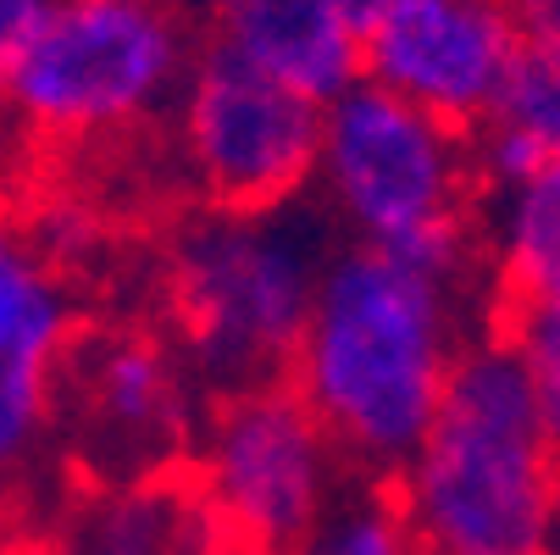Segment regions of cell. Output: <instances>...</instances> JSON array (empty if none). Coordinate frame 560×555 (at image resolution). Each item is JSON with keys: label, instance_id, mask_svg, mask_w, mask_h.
<instances>
[{"label": "cell", "instance_id": "6da1fadb", "mask_svg": "<svg viewBox=\"0 0 560 555\" xmlns=\"http://www.w3.org/2000/svg\"><path fill=\"white\" fill-rule=\"evenodd\" d=\"M471 262L345 245L316 289L294 389L361 472H406L471 350Z\"/></svg>", "mask_w": 560, "mask_h": 555}, {"label": "cell", "instance_id": "7a4b0ae2", "mask_svg": "<svg viewBox=\"0 0 560 555\" xmlns=\"http://www.w3.org/2000/svg\"><path fill=\"white\" fill-rule=\"evenodd\" d=\"M422 555H549L560 444L505 339H477L399 472Z\"/></svg>", "mask_w": 560, "mask_h": 555}, {"label": "cell", "instance_id": "3957f363", "mask_svg": "<svg viewBox=\"0 0 560 555\" xmlns=\"http://www.w3.org/2000/svg\"><path fill=\"white\" fill-rule=\"evenodd\" d=\"M334 256V217L305 200L184 222L162 262V300L189 372L233 394L294 367Z\"/></svg>", "mask_w": 560, "mask_h": 555}, {"label": "cell", "instance_id": "277c9868", "mask_svg": "<svg viewBox=\"0 0 560 555\" xmlns=\"http://www.w3.org/2000/svg\"><path fill=\"white\" fill-rule=\"evenodd\" d=\"M477 139L417 112L377 84H350L323 106L316 206L350 233V245L471 262L477 228Z\"/></svg>", "mask_w": 560, "mask_h": 555}, {"label": "cell", "instance_id": "5b68a950", "mask_svg": "<svg viewBox=\"0 0 560 555\" xmlns=\"http://www.w3.org/2000/svg\"><path fill=\"white\" fill-rule=\"evenodd\" d=\"M195 61L178 0H56L7 112L45 144L117 139L173 112Z\"/></svg>", "mask_w": 560, "mask_h": 555}, {"label": "cell", "instance_id": "8992f818", "mask_svg": "<svg viewBox=\"0 0 560 555\" xmlns=\"http://www.w3.org/2000/svg\"><path fill=\"white\" fill-rule=\"evenodd\" d=\"M345 450L294 383H250L222 394L195 439L189 495L211 533L289 555L345 489Z\"/></svg>", "mask_w": 560, "mask_h": 555}, {"label": "cell", "instance_id": "52a82bcc", "mask_svg": "<svg viewBox=\"0 0 560 555\" xmlns=\"http://www.w3.org/2000/svg\"><path fill=\"white\" fill-rule=\"evenodd\" d=\"M178 167L211 211H272L316 184L323 106L211 45L173 106Z\"/></svg>", "mask_w": 560, "mask_h": 555}, {"label": "cell", "instance_id": "ba28073f", "mask_svg": "<svg viewBox=\"0 0 560 555\" xmlns=\"http://www.w3.org/2000/svg\"><path fill=\"white\" fill-rule=\"evenodd\" d=\"M522 34L505 0H394L361 28V78L417 112L483 134L505 101Z\"/></svg>", "mask_w": 560, "mask_h": 555}, {"label": "cell", "instance_id": "9c48e42d", "mask_svg": "<svg viewBox=\"0 0 560 555\" xmlns=\"http://www.w3.org/2000/svg\"><path fill=\"white\" fill-rule=\"evenodd\" d=\"M78 300L34 233L0 222V506H12L67 406Z\"/></svg>", "mask_w": 560, "mask_h": 555}, {"label": "cell", "instance_id": "30bf717a", "mask_svg": "<svg viewBox=\"0 0 560 555\" xmlns=\"http://www.w3.org/2000/svg\"><path fill=\"white\" fill-rule=\"evenodd\" d=\"M61 412L101 472L150 484V472L189 439V361L150 328L90 334L72 350Z\"/></svg>", "mask_w": 560, "mask_h": 555}, {"label": "cell", "instance_id": "8fae6325", "mask_svg": "<svg viewBox=\"0 0 560 555\" xmlns=\"http://www.w3.org/2000/svg\"><path fill=\"white\" fill-rule=\"evenodd\" d=\"M217 45L316 106L361 84V23L339 0H206Z\"/></svg>", "mask_w": 560, "mask_h": 555}, {"label": "cell", "instance_id": "7c38bea8", "mask_svg": "<svg viewBox=\"0 0 560 555\" xmlns=\"http://www.w3.org/2000/svg\"><path fill=\"white\" fill-rule=\"evenodd\" d=\"M477 245L511 305L560 300V155L483 184Z\"/></svg>", "mask_w": 560, "mask_h": 555}, {"label": "cell", "instance_id": "4fadbf2b", "mask_svg": "<svg viewBox=\"0 0 560 555\" xmlns=\"http://www.w3.org/2000/svg\"><path fill=\"white\" fill-rule=\"evenodd\" d=\"M200 533H206V517L189 489L128 484V489L84 500L28 555H189Z\"/></svg>", "mask_w": 560, "mask_h": 555}, {"label": "cell", "instance_id": "5bb4252c", "mask_svg": "<svg viewBox=\"0 0 560 555\" xmlns=\"http://www.w3.org/2000/svg\"><path fill=\"white\" fill-rule=\"evenodd\" d=\"M560 155V50L522 45L500 112L477 134V173L505 178Z\"/></svg>", "mask_w": 560, "mask_h": 555}, {"label": "cell", "instance_id": "9a60e30c", "mask_svg": "<svg viewBox=\"0 0 560 555\" xmlns=\"http://www.w3.org/2000/svg\"><path fill=\"white\" fill-rule=\"evenodd\" d=\"M289 555H422V539L399 489L345 484L339 500L305 528V539Z\"/></svg>", "mask_w": 560, "mask_h": 555}, {"label": "cell", "instance_id": "2e32d148", "mask_svg": "<svg viewBox=\"0 0 560 555\" xmlns=\"http://www.w3.org/2000/svg\"><path fill=\"white\" fill-rule=\"evenodd\" d=\"M505 345L533 389V401L544 412V428L560 444V300H533V305H511L505 323Z\"/></svg>", "mask_w": 560, "mask_h": 555}, {"label": "cell", "instance_id": "e0dca14e", "mask_svg": "<svg viewBox=\"0 0 560 555\" xmlns=\"http://www.w3.org/2000/svg\"><path fill=\"white\" fill-rule=\"evenodd\" d=\"M50 7H56V0H0V112H7V101H12L23 56L34 50Z\"/></svg>", "mask_w": 560, "mask_h": 555}, {"label": "cell", "instance_id": "ac0fdd59", "mask_svg": "<svg viewBox=\"0 0 560 555\" xmlns=\"http://www.w3.org/2000/svg\"><path fill=\"white\" fill-rule=\"evenodd\" d=\"M505 7H511V18H516L522 45L560 50V0H505Z\"/></svg>", "mask_w": 560, "mask_h": 555}, {"label": "cell", "instance_id": "d6986e66", "mask_svg": "<svg viewBox=\"0 0 560 555\" xmlns=\"http://www.w3.org/2000/svg\"><path fill=\"white\" fill-rule=\"evenodd\" d=\"M189 555H261V550H245V544H233V539H222V533H200L195 544H189Z\"/></svg>", "mask_w": 560, "mask_h": 555}, {"label": "cell", "instance_id": "ffe728a7", "mask_svg": "<svg viewBox=\"0 0 560 555\" xmlns=\"http://www.w3.org/2000/svg\"><path fill=\"white\" fill-rule=\"evenodd\" d=\"M339 7H345V12H350V18H355V23L366 28V23H372L377 12H388V7H394V0H339Z\"/></svg>", "mask_w": 560, "mask_h": 555}, {"label": "cell", "instance_id": "44dd1931", "mask_svg": "<svg viewBox=\"0 0 560 555\" xmlns=\"http://www.w3.org/2000/svg\"><path fill=\"white\" fill-rule=\"evenodd\" d=\"M549 555H560V506H555V528H549Z\"/></svg>", "mask_w": 560, "mask_h": 555}]
</instances>
